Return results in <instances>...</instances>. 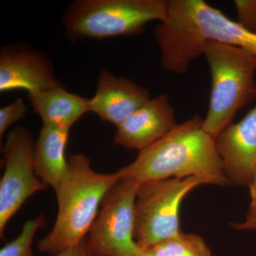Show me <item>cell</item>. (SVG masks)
<instances>
[{
  "label": "cell",
  "mask_w": 256,
  "mask_h": 256,
  "mask_svg": "<svg viewBox=\"0 0 256 256\" xmlns=\"http://www.w3.org/2000/svg\"><path fill=\"white\" fill-rule=\"evenodd\" d=\"M116 174L140 183L190 176L206 178L218 186L232 183L224 172L215 139L204 130L200 116L176 124Z\"/></svg>",
  "instance_id": "6da1fadb"
},
{
  "label": "cell",
  "mask_w": 256,
  "mask_h": 256,
  "mask_svg": "<svg viewBox=\"0 0 256 256\" xmlns=\"http://www.w3.org/2000/svg\"><path fill=\"white\" fill-rule=\"evenodd\" d=\"M68 170L55 190L58 213L53 228L38 242V250L56 255L85 240L97 218L108 192L120 180L118 175L92 170L90 160L82 154L68 159Z\"/></svg>",
  "instance_id": "7a4b0ae2"
},
{
  "label": "cell",
  "mask_w": 256,
  "mask_h": 256,
  "mask_svg": "<svg viewBox=\"0 0 256 256\" xmlns=\"http://www.w3.org/2000/svg\"><path fill=\"white\" fill-rule=\"evenodd\" d=\"M212 90L204 130L216 138L232 124L236 114L256 97V57L247 50L208 41L204 48Z\"/></svg>",
  "instance_id": "3957f363"
},
{
  "label": "cell",
  "mask_w": 256,
  "mask_h": 256,
  "mask_svg": "<svg viewBox=\"0 0 256 256\" xmlns=\"http://www.w3.org/2000/svg\"><path fill=\"white\" fill-rule=\"evenodd\" d=\"M165 0H76L64 13L62 22L70 41L132 36L151 22H161Z\"/></svg>",
  "instance_id": "277c9868"
},
{
  "label": "cell",
  "mask_w": 256,
  "mask_h": 256,
  "mask_svg": "<svg viewBox=\"0 0 256 256\" xmlns=\"http://www.w3.org/2000/svg\"><path fill=\"white\" fill-rule=\"evenodd\" d=\"M210 184L198 176L172 178L141 183L136 202L134 239L146 252L180 233V212L184 197L194 188Z\"/></svg>",
  "instance_id": "5b68a950"
},
{
  "label": "cell",
  "mask_w": 256,
  "mask_h": 256,
  "mask_svg": "<svg viewBox=\"0 0 256 256\" xmlns=\"http://www.w3.org/2000/svg\"><path fill=\"white\" fill-rule=\"evenodd\" d=\"M140 184L120 178L106 195L86 239L96 256H138L140 249L134 239L136 202Z\"/></svg>",
  "instance_id": "8992f818"
},
{
  "label": "cell",
  "mask_w": 256,
  "mask_h": 256,
  "mask_svg": "<svg viewBox=\"0 0 256 256\" xmlns=\"http://www.w3.org/2000/svg\"><path fill=\"white\" fill-rule=\"evenodd\" d=\"M35 142L28 128L18 126L6 136L3 146L4 170L0 181V236L6 225L30 197L48 186L37 176Z\"/></svg>",
  "instance_id": "52a82bcc"
},
{
  "label": "cell",
  "mask_w": 256,
  "mask_h": 256,
  "mask_svg": "<svg viewBox=\"0 0 256 256\" xmlns=\"http://www.w3.org/2000/svg\"><path fill=\"white\" fill-rule=\"evenodd\" d=\"M64 86L48 56L26 44L5 45L0 50V92L28 94Z\"/></svg>",
  "instance_id": "ba28073f"
},
{
  "label": "cell",
  "mask_w": 256,
  "mask_h": 256,
  "mask_svg": "<svg viewBox=\"0 0 256 256\" xmlns=\"http://www.w3.org/2000/svg\"><path fill=\"white\" fill-rule=\"evenodd\" d=\"M224 172L230 182L248 186L256 169V105L215 139Z\"/></svg>",
  "instance_id": "9c48e42d"
},
{
  "label": "cell",
  "mask_w": 256,
  "mask_h": 256,
  "mask_svg": "<svg viewBox=\"0 0 256 256\" xmlns=\"http://www.w3.org/2000/svg\"><path fill=\"white\" fill-rule=\"evenodd\" d=\"M174 108L168 96L161 94L146 101L117 126L114 142L130 150L146 149L176 126Z\"/></svg>",
  "instance_id": "30bf717a"
},
{
  "label": "cell",
  "mask_w": 256,
  "mask_h": 256,
  "mask_svg": "<svg viewBox=\"0 0 256 256\" xmlns=\"http://www.w3.org/2000/svg\"><path fill=\"white\" fill-rule=\"evenodd\" d=\"M150 99L146 88L102 68L96 94L89 99V112L117 127Z\"/></svg>",
  "instance_id": "8fae6325"
},
{
  "label": "cell",
  "mask_w": 256,
  "mask_h": 256,
  "mask_svg": "<svg viewBox=\"0 0 256 256\" xmlns=\"http://www.w3.org/2000/svg\"><path fill=\"white\" fill-rule=\"evenodd\" d=\"M70 128L42 126L35 142L34 164L37 176L55 190L68 170L65 152Z\"/></svg>",
  "instance_id": "7c38bea8"
},
{
  "label": "cell",
  "mask_w": 256,
  "mask_h": 256,
  "mask_svg": "<svg viewBox=\"0 0 256 256\" xmlns=\"http://www.w3.org/2000/svg\"><path fill=\"white\" fill-rule=\"evenodd\" d=\"M28 100L43 126L70 129L89 112V99L68 92L64 86L28 94Z\"/></svg>",
  "instance_id": "4fadbf2b"
},
{
  "label": "cell",
  "mask_w": 256,
  "mask_h": 256,
  "mask_svg": "<svg viewBox=\"0 0 256 256\" xmlns=\"http://www.w3.org/2000/svg\"><path fill=\"white\" fill-rule=\"evenodd\" d=\"M206 41L220 42L247 50L256 57V32L250 31L212 6L204 9L198 18Z\"/></svg>",
  "instance_id": "5bb4252c"
},
{
  "label": "cell",
  "mask_w": 256,
  "mask_h": 256,
  "mask_svg": "<svg viewBox=\"0 0 256 256\" xmlns=\"http://www.w3.org/2000/svg\"><path fill=\"white\" fill-rule=\"evenodd\" d=\"M146 252L152 256H212L203 238L183 232L158 242Z\"/></svg>",
  "instance_id": "9a60e30c"
},
{
  "label": "cell",
  "mask_w": 256,
  "mask_h": 256,
  "mask_svg": "<svg viewBox=\"0 0 256 256\" xmlns=\"http://www.w3.org/2000/svg\"><path fill=\"white\" fill-rule=\"evenodd\" d=\"M46 216L41 214L24 224L18 236L0 250V256H34L33 242L37 232L46 226Z\"/></svg>",
  "instance_id": "2e32d148"
},
{
  "label": "cell",
  "mask_w": 256,
  "mask_h": 256,
  "mask_svg": "<svg viewBox=\"0 0 256 256\" xmlns=\"http://www.w3.org/2000/svg\"><path fill=\"white\" fill-rule=\"evenodd\" d=\"M28 106L23 98H18L14 102L0 109V138L12 124L23 118L28 112Z\"/></svg>",
  "instance_id": "e0dca14e"
},
{
  "label": "cell",
  "mask_w": 256,
  "mask_h": 256,
  "mask_svg": "<svg viewBox=\"0 0 256 256\" xmlns=\"http://www.w3.org/2000/svg\"><path fill=\"white\" fill-rule=\"evenodd\" d=\"M234 4L238 16L237 22L256 32V0H236Z\"/></svg>",
  "instance_id": "ac0fdd59"
},
{
  "label": "cell",
  "mask_w": 256,
  "mask_h": 256,
  "mask_svg": "<svg viewBox=\"0 0 256 256\" xmlns=\"http://www.w3.org/2000/svg\"><path fill=\"white\" fill-rule=\"evenodd\" d=\"M50 256H96L95 254H92V250L89 249L88 246L86 239L82 240V242L70 248L67 249L60 252V254H56V255Z\"/></svg>",
  "instance_id": "d6986e66"
},
{
  "label": "cell",
  "mask_w": 256,
  "mask_h": 256,
  "mask_svg": "<svg viewBox=\"0 0 256 256\" xmlns=\"http://www.w3.org/2000/svg\"><path fill=\"white\" fill-rule=\"evenodd\" d=\"M232 226L236 230H256V212H248L245 222L232 224Z\"/></svg>",
  "instance_id": "ffe728a7"
},
{
  "label": "cell",
  "mask_w": 256,
  "mask_h": 256,
  "mask_svg": "<svg viewBox=\"0 0 256 256\" xmlns=\"http://www.w3.org/2000/svg\"><path fill=\"white\" fill-rule=\"evenodd\" d=\"M248 186L250 190V204L248 212H256V169Z\"/></svg>",
  "instance_id": "44dd1931"
},
{
  "label": "cell",
  "mask_w": 256,
  "mask_h": 256,
  "mask_svg": "<svg viewBox=\"0 0 256 256\" xmlns=\"http://www.w3.org/2000/svg\"><path fill=\"white\" fill-rule=\"evenodd\" d=\"M137 256H151L150 254H148L146 252H142V250H140L139 252H138Z\"/></svg>",
  "instance_id": "7402d4cb"
}]
</instances>
